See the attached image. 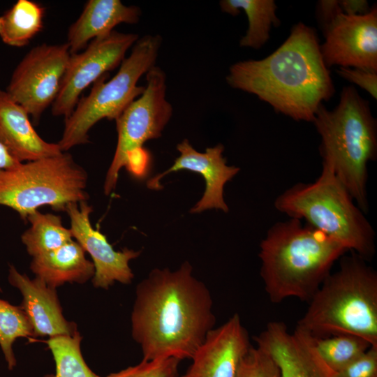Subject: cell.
<instances>
[{"label": "cell", "mask_w": 377, "mask_h": 377, "mask_svg": "<svg viewBox=\"0 0 377 377\" xmlns=\"http://www.w3.org/2000/svg\"><path fill=\"white\" fill-rule=\"evenodd\" d=\"M236 377H281L278 365L263 348L251 346L242 359Z\"/></svg>", "instance_id": "obj_27"}, {"label": "cell", "mask_w": 377, "mask_h": 377, "mask_svg": "<svg viewBox=\"0 0 377 377\" xmlns=\"http://www.w3.org/2000/svg\"><path fill=\"white\" fill-rule=\"evenodd\" d=\"M88 175L66 152L0 170V205L23 220L42 206L65 211L71 203L87 201Z\"/></svg>", "instance_id": "obj_8"}, {"label": "cell", "mask_w": 377, "mask_h": 377, "mask_svg": "<svg viewBox=\"0 0 377 377\" xmlns=\"http://www.w3.org/2000/svg\"><path fill=\"white\" fill-rule=\"evenodd\" d=\"M339 3L342 12L346 15H361L370 10L368 2L364 0H343Z\"/></svg>", "instance_id": "obj_32"}, {"label": "cell", "mask_w": 377, "mask_h": 377, "mask_svg": "<svg viewBox=\"0 0 377 377\" xmlns=\"http://www.w3.org/2000/svg\"><path fill=\"white\" fill-rule=\"evenodd\" d=\"M320 52L328 68L334 65L377 72V9L361 15L337 14L324 27Z\"/></svg>", "instance_id": "obj_12"}, {"label": "cell", "mask_w": 377, "mask_h": 377, "mask_svg": "<svg viewBox=\"0 0 377 377\" xmlns=\"http://www.w3.org/2000/svg\"><path fill=\"white\" fill-rule=\"evenodd\" d=\"M141 10L119 0H89L79 17L70 27L67 42L71 54L77 53L91 40L106 36L121 23L136 24Z\"/></svg>", "instance_id": "obj_19"}, {"label": "cell", "mask_w": 377, "mask_h": 377, "mask_svg": "<svg viewBox=\"0 0 377 377\" xmlns=\"http://www.w3.org/2000/svg\"><path fill=\"white\" fill-rule=\"evenodd\" d=\"M348 251L302 220L290 218L271 226L260 244V276L272 303L289 297L307 302L334 263Z\"/></svg>", "instance_id": "obj_3"}, {"label": "cell", "mask_w": 377, "mask_h": 377, "mask_svg": "<svg viewBox=\"0 0 377 377\" xmlns=\"http://www.w3.org/2000/svg\"><path fill=\"white\" fill-rule=\"evenodd\" d=\"M321 137L323 164L330 166L357 207L369 209L367 165L377 155L376 122L369 103L353 87L343 89L338 105L320 104L313 120Z\"/></svg>", "instance_id": "obj_5"}, {"label": "cell", "mask_w": 377, "mask_h": 377, "mask_svg": "<svg viewBox=\"0 0 377 377\" xmlns=\"http://www.w3.org/2000/svg\"><path fill=\"white\" fill-rule=\"evenodd\" d=\"M251 345L238 313L212 329L198 347L186 371L178 377H236Z\"/></svg>", "instance_id": "obj_15"}, {"label": "cell", "mask_w": 377, "mask_h": 377, "mask_svg": "<svg viewBox=\"0 0 377 377\" xmlns=\"http://www.w3.org/2000/svg\"><path fill=\"white\" fill-rule=\"evenodd\" d=\"M180 362L174 357L142 360L135 366L112 373L106 377H178Z\"/></svg>", "instance_id": "obj_28"}, {"label": "cell", "mask_w": 377, "mask_h": 377, "mask_svg": "<svg viewBox=\"0 0 377 377\" xmlns=\"http://www.w3.org/2000/svg\"><path fill=\"white\" fill-rule=\"evenodd\" d=\"M161 43L159 35L139 38L114 76L107 80L108 74H105L93 84L89 94L80 98L65 118L63 134L57 142L62 151L87 143L89 131L97 122L103 119L116 120L143 93L145 87L138 86V82L155 66Z\"/></svg>", "instance_id": "obj_7"}, {"label": "cell", "mask_w": 377, "mask_h": 377, "mask_svg": "<svg viewBox=\"0 0 377 377\" xmlns=\"http://www.w3.org/2000/svg\"><path fill=\"white\" fill-rule=\"evenodd\" d=\"M180 153L173 165L167 170L148 180L147 188L160 189V180L168 173L186 170L200 174L205 182V190L202 198L193 206L191 213H200L209 209H218L228 212L229 208L223 198V188L226 182L231 180L239 168L226 164L223 153L224 147L219 144L207 147L204 153L197 151L187 139L177 145Z\"/></svg>", "instance_id": "obj_16"}, {"label": "cell", "mask_w": 377, "mask_h": 377, "mask_svg": "<svg viewBox=\"0 0 377 377\" xmlns=\"http://www.w3.org/2000/svg\"><path fill=\"white\" fill-rule=\"evenodd\" d=\"M226 81L297 121H313L319 105L334 92L316 34L303 23L268 57L232 64Z\"/></svg>", "instance_id": "obj_2"}, {"label": "cell", "mask_w": 377, "mask_h": 377, "mask_svg": "<svg viewBox=\"0 0 377 377\" xmlns=\"http://www.w3.org/2000/svg\"><path fill=\"white\" fill-rule=\"evenodd\" d=\"M33 336V327L20 306L0 299V347L9 370L17 364L13 343L20 337Z\"/></svg>", "instance_id": "obj_26"}, {"label": "cell", "mask_w": 377, "mask_h": 377, "mask_svg": "<svg viewBox=\"0 0 377 377\" xmlns=\"http://www.w3.org/2000/svg\"><path fill=\"white\" fill-rule=\"evenodd\" d=\"M8 280L22 295L20 307L33 327L34 336L50 338L72 335L77 332L75 323L66 320L62 314L56 288L37 276L31 279L12 265L9 267Z\"/></svg>", "instance_id": "obj_17"}, {"label": "cell", "mask_w": 377, "mask_h": 377, "mask_svg": "<svg viewBox=\"0 0 377 377\" xmlns=\"http://www.w3.org/2000/svg\"><path fill=\"white\" fill-rule=\"evenodd\" d=\"M143 93L115 120L117 144L104 182L109 195L116 187L120 170L126 167L131 154L143 148L149 140L161 136L172 115V106L166 99V75L158 66L146 73Z\"/></svg>", "instance_id": "obj_9"}, {"label": "cell", "mask_w": 377, "mask_h": 377, "mask_svg": "<svg viewBox=\"0 0 377 377\" xmlns=\"http://www.w3.org/2000/svg\"><path fill=\"white\" fill-rule=\"evenodd\" d=\"M192 271L187 261L175 271L154 269L137 285L131 334L142 360L191 359L214 328L211 293Z\"/></svg>", "instance_id": "obj_1"}, {"label": "cell", "mask_w": 377, "mask_h": 377, "mask_svg": "<svg viewBox=\"0 0 377 377\" xmlns=\"http://www.w3.org/2000/svg\"><path fill=\"white\" fill-rule=\"evenodd\" d=\"M138 39V34L113 31L92 40L82 52L71 54L59 94L52 105V114L68 117L81 93L121 65L128 50Z\"/></svg>", "instance_id": "obj_11"}, {"label": "cell", "mask_w": 377, "mask_h": 377, "mask_svg": "<svg viewBox=\"0 0 377 377\" xmlns=\"http://www.w3.org/2000/svg\"><path fill=\"white\" fill-rule=\"evenodd\" d=\"M337 73L344 79L363 88L376 99L377 72L355 68L340 67Z\"/></svg>", "instance_id": "obj_30"}, {"label": "cell", "mask_w": 377, "mask_h": 377, "mask_svg": "<svg viewBox=\"0 0 377 377\" xmlns=\"http://www.w3.org/2000/svg\"><path fill=\"white\" fill-rule=\"evenodd\" d=\"M221 10L237 15L243 10L249 20L246 34L240 39L239 45L258 49L269 39L272 26L279 25L276 15V6L272 0H223Z\"/></svg>", "instance_id": "obj_22"}, {"label": "cell", "mask_w": 377, "mask_h": 377, "mask_svg": "<svg viewBox=\"0 0 377 377\" xmlns=\"http://www.w3.org/2000/svg\"><path fill=\"white\" fill-rule=\"evenodd\" d=\"M71 52L68 44H42L30 50L15 68L6 93L38 121L55 101Z\"/></svg>", "instance_id": "obj_10"}, {"label": "cell", "mask_w": 377, "mask_h": 377, "mask_svg": "<svg viewBox=\"0 0 377 377\" xmlns=\"http://www.w3.org/2000/svg\"><path fill=\"white\" fill-rule=\"evenodd\" d=\"M337 377H377V346H371L362 355L337 372Z\"/></svg>", "instance_id": "obj_29"}, {"label": "cell", "mask_w": 377, "mask_h": 377, "mask_svg": "<svg viewBox=\"0 0 377 377\" xmlns=\"http://www.w3.org/2000/svg\"><path fill=\"white\" fill-rule=\"evenodd\" d=\"M29 114L6 91L0 90V142L20 163L64 152L57 143L44 140L35 131Z\"/></svg>", "instance_id": "obj_18"}, {"label": "cell", "mask_w": 377, "mask_h": 377, "mask_svg": "<svg viewBox=\"0 0 377 377\" xmlns=\"http://www.w3.org/2000/svg\"><path fill=\"white\" fill-rule=\"evenodd\" d=\"M81 341L77 331L72 335L49 338L47 343L55 362V373L43 377H101L85 362L80 348Z\"/></svg>", "instance_id": "obj_24"}, {"label": "cell", "mask_w": 377, "mask_h": 377, "mask_svg": "<svg viewBox=\"0 0 377 377\" xmlns=\"http://www.w3.org/2000/svg\"><path fill=\"white\" fill-rule=\"evenodd\" d=\"M319 13L323 27L329 24L332 20L339 13H343L339 1H320Z\"/></svg>", "instance_id": "obj_31"}, {"label": "cell", "mask_w": 377, "mask_h": 377, "mask_svg": "<svg viewBox=\"0 0 377 377\" xmlns=\"http://www.w3.org/2000/svg\"><path fill=\"white\" fill-rule=\"evenodd\" d=\"M65 212L70 219L73 239L92 258L95 268L91 279L94 286L108 290L116 281L131 283L134 275L129 262L138 257L141 251L128 248L114 250L106 236L91 225L90 214L93 208L87 201L69 204Z\"/></svg>", "instance_id": "obj_13"}, {"label": "cell", "mask_w": 377, "mask_h": 377, "mask_svg": "<svg viewBox=\"0 0 377 377\" xmlns=\"http://www.w3.org/2000/svg\"><path fill=\"white\" fill-rule=\"evenodd\" d=\"M255 341L274 360L281 377H337L320 355L312 337L297 327L290 333L285 323L269 322Z\"/></svg>", "instance_id": "obj_14"}, {"label": "cell", "mask_w": 377, "mask_h": 377, "mask_svg": "<svg viewBox=\"0 0 377 377\" xmlns=\"http://www.w3.org/2000/svg\"><path fill=\"white\" fill-rule=\"evenodd\" d=\"M312 339L323 360L335 372L346 367L372 346L366 339L350 334Z\"/></svg>", "instance_id": "obj_25"}, {"label": "cell", "mask_w": 377, "mask_h": 377, "mask_svg": "<svg viewBox=\"0 0 377 377\" xmlns=\"http://www.w3.org/2000/svg\"><path fill=\"white\" fill-rule=\"evenodd\" d=\"M45 8L31 0H18L0 15V38L11 47L27 45L43 27Z\"/></svg>", "instance_id": "obj_21"}, {"label": "cell", "mask_w": 377, "mask_h": 377, "mask_svg": "<svg viewBox=\"0 0 377 377\" xmlns=\"http://www.w3.org/2000/svg\"><path fill=\"white\" fill-rule=\"evenodd\" d=\"M20 162L13 158L0 142V170L15 167Z\"/></svg>", "instance_id": "obj_33"}, {"label": "cell", "mask_w": 377, "mask_h": 377, "mask_svg": "<svg viewBox=\"0 0 377 377\" xmlns=\"http://www.w3.org/2000/svg\"><path fill=\"white\" fill-rule=\"evenodd\" d=\"M30 227L21 236L32 258L51 252L73 239L70 228H65L59 216L38 210L29 215Z\"/></svg>", "instance_id": "obj_23"}, {"label": "cell", "mask_w": 377, "mask_h": 377, "mask_svg": "<svg viewBox=\"0 0 377 377\" xmlns=\"http://www.w3.org/2000/svg\"><path fill=\"white\" fill-rule=\"evenodd\" d=\"M83 248L73 239L45 254L34 257L30 269L47 286L57 288L66 283H84L95 273L93 263Z\"/></svg>", "instance_id": "obj_20"}, {"label": "cell", "mask_w": 377, "mask_h": 377, "mask_svg": "<svg viewBox=\"0 0 377 377\" xmlns=\"http://www.w3.org/2000/svg\"><path fill=\"white\" fill-rule=\"evenodd\" d=\"M274 205L290 218L305 221L366 261L375 255L372 226L333 170L325 164L314 182L295 184L281 193Z\"/></svg>", "instance_id": "obj_6"}, {"label": "cell", "mask_w": 377, "mask_h": 377, "mask_svg": "<svg viewBox=\"0 0 377 377\" xmlns=\"http://www.w3.org/2000/svg\"><path fill=\"white\" fill-rule=\"evenodd\" d=\"M350 252L324 280L296 327L313 338L350 334L377 346V273Z\"/></svg>", "instance_id": "obj_4"}]
</instances>
